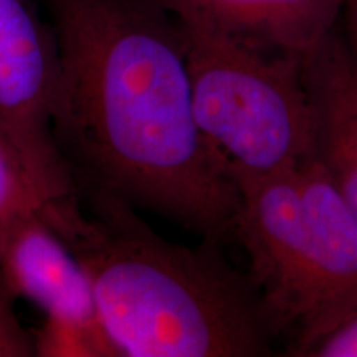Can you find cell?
<instances>
[{
	"label": "cell",
	"mask_w": 357,
	"mask_h": 357,
	"mask_svg": "<svg viewBox=\"0 0 357 357\" xmlns=\"http://www.w3.org/2000/svg\"><path fill=\"white\" fill-rule=\"evenodd\" d=\"M311 105L312 160L357 220V66L337 25L301 56Z\"/></svg>",
	"instance_id": "52a82bcc"
},
{
	"label": "cell",
	"mask_w": 357,
	"mask_h": 357,
	"mask_svg": "<svg viewBox=\"0 0 357 357\" xmlns=\"http://www.w3.org/2000/svg\"><path fill=\"white\" fill-rule=\"evenodd\" d=\"M177 22L271 55L301 58L334 26L344 0H158Z\"/></svg>",
	"instance_id": "ba28073f"
},
{
	"label": "cell",
	"mask_w": 357,
	"mask_h": 357,
	"mask_svg": "<svg viewBox=\"0 0 357 357\" xmlns=\"http://www.w3.org/2000/svg\"><path fill=\"white\" fill-rule=\"evenodd\" d=\"M58 79L53 29L42 24L26 0H0V126L50 205L53 223L78 207L77 185L53 132Z\"/></svg>",
	"instance_id": "5b68a950"
},
{
	"label": "cell",
	"mask_w": 357,
	"mask_h": 357,
	"mask_svg": "<svg viewBox=\"0 0 357 357\" xmlns=\"http://www.w3.org/2000/svg\"><path fill=\"white\" fill-rule=\"evenodd\" d=\"M60 79L53 132L77 192L234 234L240 192L195 118L185 45L158 0H47Z\"/></svg>",
	"instance_id": "6da1fadb"
},
{
	"label": "cell",
	"mask_w": 357,
	"mask_h": 357,
	"mask_svg": "<svg viewBox=\"0 0 357 357\" xmlns=\"http://www.w3.org/2000/svg\"><path fill=\"white\" fill-rule=\"evenodd\" d=\"M234 235L271 334L294 339L293 356L357 312V220L312 159L236 184Z\"/></svg>",
	"instance_id": "3957f363"
},
{
	"label": "cell",
	"mask_w": 357,
	"mask_h": 357,
	"mask_svg": "<svg viewBox=\"0 0 357 357\" xmlns=\"http://www.w3.org/2000/svg\"><path fill=\"white\" fill-rule=\"evenodd\" d=\"M306 356L357 357V312L319 342H316Z\"/></svg>",
	"instance_id": "8fae6325"
},
{
	"label": "cell",
	"mask_w": 357,
	"mask_h": 357,
	"mask_svg": "<svg viewBox=\"0 0 357 357\" xmlns=\"http://www.w3.org/2000/svg\"><path fill=\"white\" fill-rule=\"evenodd\" d=\"M61 236L95 289L114 357H257L271 334L252 281L207 240L171 243L119 200L89 197Z\"/></svg>",
	"instance_id": "7a4b0ae2"
},
{
	"label": "cell",
	"mask_w": 357,
	"mask_h": 357,
	"mask_svg": "<svg viewBox=\"0 0 357 357\" xmlns=\"http://www.w3.org/2000/svg\"><path fill=\"white\" fill-rule=\"evenodd\" d=\"M15 300L0 270V357H35V337L20 323Z\"/></svg>",
	"instance_id": "30bf717a"
},
{
	"label": "cell",
	"mask_w": 357,
	"mask_h": 357,
	"mask_svg": "<svg viewBox=\"0 0 357 357\" xmlns=\"http://www.w3.org/2000/svg\"><path fill=\"white\" fill-rule=\"evenodd\" d=\"M0 270L13 296L43 312L33 334L35 357H114L91 280L43 212L10 231L0 250Z\"/></svg>",
	"instance_id": "8992f818"
},
{
	"label": "cell",
	"mask_w": 357,
	"mask_h": 357,
	"mask_svg": "<svg viewBox=\"0 0 357 357\" xmlns=\"http://www.w3.org/2000/svg\"><path fill=\"white\" fill-rule=\"evenodd\" d=\"M339 30L344 38L352 61L357 66V0H344L339 15Z\"/></svg>",
	"instance_id": "7c38bea8"
},
{
	"label": "cell",
	"mask_w": 357,
	"mask_h": 357,
	"mask_svg": "<svg viewBox=\"0 0 357 357\" xmlns=\"http://www.w3.org/2000/svg\"><path fill=\"white\" fill-rule=\"evenodd\" d=\"M199 128L235 185L311 158L314 126L301 58L271 55L182 24Z\"/></svg>",
	"instance_id": "277c9868"
},
{
	"label": "cell",
	"mask_w": 357,
	"mask_h": 357,
	"mask_svg": "<svg viewBox=\"0 0 357 357\" xmlns=\"http://www.w3.org/2000/svg\"><path fill=\"white\" fill-rule=\"evenodd\" d=\"M37 212H43L50 222V205L35 184L20 151L0 126V250L10 231Z\"/></svg>",
	"instance_id": "9c48e42d"
}]
</instances>
